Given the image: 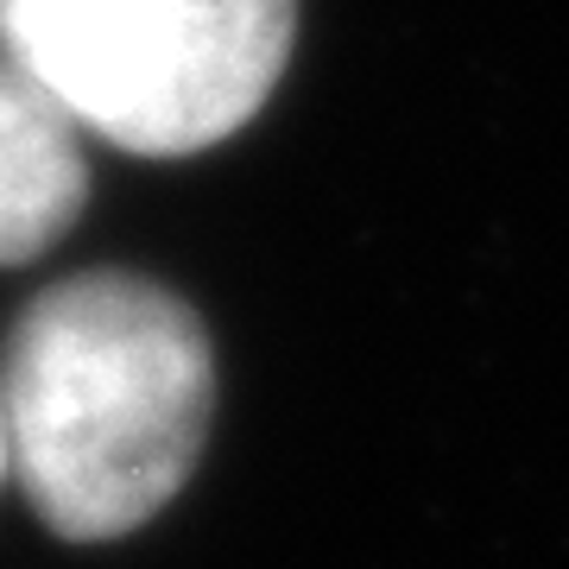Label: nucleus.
<instances>
[{"instance_id": "7ed1b4c3", "label": "nucleus", "mask_w": 569, "mask_h": 569, "mask_svg": "<svg viewBox=\"0 0 569 569\" xmlns=\"http://www.w3.org/2000/svg\"><path fill=\"white\" fill-rule=\"evenodd\" d=\"M89 164L77 121L0 51V266L39 260L82 216Z\"/></svg>"}, {"instance_id": "f257e3e1", "label": "nucleus", "mask_w": 569, "mask_h": 569, "mask_svg": "<svg viewBox=\"0 0 569 569\" xmlns=\"http://www.w3.org/2000/svg\"><path fill=\"white\" fill-rule=\"evenodd\" d=\"M216 361L197 310L133 272H82L13 323L0 437L26 500L70 545L146 526L209 443Z\"/></svg>"}, {"instance_id": "20e7f679", "label": "nucleus", "mask_w": 569, "mask_h": 569, "mask_svg": "<svg viewBox=\"0 0 569 569\" xmlns=\"http://www.w3.org/2000/svg\"><path fill=\"white\" fill-rule=\"evenodd\" d=\"M0 462H7V437H0Z\"/></svg>"}, {"instance_id": "f03ea898", "label": "nucleus", "mask_w": 569, "mask_h": 569, "mask_svg": "<svg viewBox=\"0 0 569 569\" xmlns=\"http://www.w3.org/2000/svg\"><path fill=\"white\" fill-rule=\"evenodd\" d=\"M298 0H0V51L108 146L178 159L284 77Z\"/></svg>"}]
</instances>
